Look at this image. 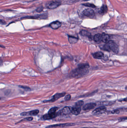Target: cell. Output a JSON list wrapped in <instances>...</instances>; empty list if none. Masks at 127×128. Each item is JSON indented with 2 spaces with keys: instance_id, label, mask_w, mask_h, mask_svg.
Returning a JSON list of instances; mask_svg holds the SVG:
<instances>
[{
  "instance_id": "obj_1",
  "label": "cell",
  "mask_w": 127,
  "mask_h": 128,
  "mask_svg": "<svg viewBox=\"0 0 127 128\" xmlns=\"http://www.w3.org/2000/svg\"><path fill=\"white\" fill-rule=\"evenodd\" d=\"M104 48L106 51H112L114 53H118L119 48L118 46L113 41L109 40L106 45H104Z\"/></svg>"
},
{
  "instance_id": "obj_2",
  "label": "cell",
  "mask_w": 127,
  "mask_h": 128,
  "mask_svg": "<svg viewBox=\"0 0 127 128\" xmlns=\"http://www.w3.org/2000/svg\"><path fill=\"white\" fill-rule=\"evenodd\" d=\"M88 72L87 69H83L78 67L72 72L71 76L74 78H79L86 75Z\"/></svg>"
},
{
  "instance_id": "obj_3",
  "label": "cell",
  "mask_w": 127,
  "mask_h": 128,
  "mask_svg": "<svg viewBox=\"0 0 127 128\" xmlns=\"http://www.w3.org/2000/svg\"><path fill=\"white\" fill-rule=\"evenodd\" d=\"M58 107H54L51 108L49 110L48 113L44 115L42 117L44 120H49L53 119L57 116V111L58 109Z\"/></svg>"
},
{
  "instance_id": "obj_4",
  "label": "cell",
  "mask_w": 127,
  "mask_h": 128,
  "mask_svg": "<svg viewBox=\"0 0 127 128\" xmlns=\"http://www.w3.org/2000/svg\"><path fill=\"white\" fill-rule=\"evenodd\" d=\"M83 14L84 15L91 18H93L95 16L94 11L92 9H85L83 11Z\"/></svg>"
},
{
  "instance_id": "obj_5",
  "label": "cell",
  "mask_w": 127,
  "mask_h": 128,
  "mask_svg": "<svg viewBox=\"0 0 127 128\" xmlns=\"http://www.w3.org/2000/svg\"><path fill=\"white\" fill-rule=\"evenodd\" d=\"M61 2L59 1H50L48 4L47 7L50 9H54L57 8L61 4Z\"/></svg>"
},
{
  "instance_id": "obj_6",
  "label": "cell",
  "mask_w": 127,
  "mask_h": 128,
  "mask_svg": "<svg viewBox=\"0 0 127 128\" xmlns=\"http://www.w3.org/2000/svg\"><path fill=\"white\" fill-rule=\"evenodd\" d=\"M106 108L104 106H101L99 108L95 109L92 112L93 115H98L102 114L106 111Z\"/></svg>"
},
{
  "instance_id": "obj_7",
  "label": "cell",
  "mask_w": 127,
  "mask_h": 128,
  "mask_svg": "<svg viewBox=\"0 0 127 128\" xmlns=\"http://www.w3.org/2000/svg\"><path fill=\"white\" fill-rule=\"evenodd\" d=\"M71 113V108L66 106L64 107L62 110L59 111L57 112V116L58 115H68Z\"/></svg>"
},
{
  "instance_id": "obj_8",
  "label": "cell",
  "mask_w": 127,
  "mask_h": 128,
  "mask_svg": "<svg viewBox=\"0 0 127 128\" xmlns=\"http://www.w3.org/2000/svg\"><path fill=\"white\" fill-rule=\"evenodd\" d=\"M65 94V93H59L56 94L54 96H53L51 99L47 100V101H44V102H55V101H56L57 100L59 99L60 98L64 96Z\"/></svg>"
},
{
  "instance_id": "obj_9",
  "label": "cell",
  "mask_w": 127,
  "mask_h": 128,
  "mask_svg": "<svg viewBox=\"0 0 127 128\" xmlns=\"http://www.w3.org/2000/svg\"><path fill=\"white\" fill-rule=\"evenodd\" d=\"M81 107L75 105L74 106L71 108V113L75 115H78L81 112Z\"/></svg>"
},
{
  "instance_id": "obj_10",
  "label": "cell",
  "mask_w": 127,
  "mask_h": 128,
  "mask_svg": "<svg viewBox=\"0 0 127 128\" xmlns=\"http://www.w3.org/2000/svg\"><path fill=\"white\" fill-rule=\"evenodd\" d=\"M75 125L74 123H65V124H54V125H50L47 127V128H53L54 127H65L71 126Z\"/></svg>"
},
{
  "instance_id": "obj_11",
  "label": "cell",
  "mask_w": 127,
  "mask_h": 128,
  "mask_svg": "<svg viewBox=\"0 0 127 128\" xmlns=\"http://www.w3.org/2000/svg\"><path fill=\"white\" fill-rule=\"evenodd\" d=\"M62 24L60 22L58 21H54L51 23L49 26L53 29H57L60 27Z\"/></svg>"
},
{
  "instance_id": "obj_12",
  "label": "cell",
  "mask_w": 127,
  "mask_h": 128,
  "mask_svg": "<svg viewBox=\"0 0 127 128\" xmlns=\"http://www.w3.org/2000/svg\"><path fill=\"white\" fill-rule=\"evenodd\" d=\"M96 106V104L94 103H87L86 104L83 108V109L84 111H88L94 108Z\"/></svg>"
},
{
  "instance_id": "obj_13",
  "label": "cell",
  "mask_w": 127,
  "mask_h": 128,
  "mask_svg": "<svg viewBox=\"0 0 127 128\" xmlns=\"http://www.w3.org/2000/svg\"><path fill=\"white\" fill-rule=\"evenodd\" d=\"M108 10V7L106 4H103L101 7L98 12L101 15H104L107 13Z\"/></svg>"
},
{
  "instance_id": "obj_14",
  "label": "cell",
  "mask_w": 127,
  "mask_h": 128,
  "mask_svg": "<svg viewBox=\"0 0 127 128\" xmlns=\"http://www.w3.org/2000/svg\"><path fill=\"white\" fill-rule=\"evenodd\" d=\"M39 110H35L28 112H23V113L21 114V115H22V116H25V115H30V116H35V115H37L39 114Z\"/></svg>"
},
{
  "instance_id": "obj_15",
  "label": "cell",
  "mask_w": 127,
  "mask_h": 128,
  "mask_svg": "<svg viewBox=\"0 0 127 128\" xmlns=\"http://www.w3.org/2000/svg\"><path fill=\"white\" fill-rule=\"evenodd\" d=\"M110 37L108 34L105 33L101 34V41L105 43H107L109 41Z\"/></svg>"
},
{
  "instance_id": "obj_16",
  "label": "cell",
  "mask_w": 127,
  "mask_h": 128,
  "mask_svg": "<svg viewBox=\"0 0 127 128\" xmlns=\"http://www.w3.org/2000/svg\"><path fill=\"white\" fill-rule=\"evenodd\" d=\"M103 53L101 52H95L94 53L93 55V57L95 59H101L103 57Z\"/></svg>"
},
{
  "instance_id": "obj_17",
  "label": "cell",
  "mask_w": 127,
  "mask_h": 128,
  "mask_svg": "<svg viewBox=\"0 0 127 128\" xmlns=\"http://www.w3.org/2000/svg\"><path fill=\"white\" fill-rule=\"evenodd\" d=\"M94 40L95 42L99 43L102 42L101 41V34L100 33L97 34L94 36Z\"/></svg>"
},
{
  "instance_id": "obj_18",
  "label": "cell",
  "mask_w": 127,
  "mask_h": 128,
  "mask_svg": "<svg viewBox=\"0 0 127 128\" xmlns=\"http://www.w3.org/2000/svg\"><path fill=\"white\" fill-rule=\"evenodd\" d=\"M80 34L82 36H87L89 38H91L92 36L91 34L89 32H88V31L84 30H82L81 31Z\"/></svg>"
},
{
  "instance_id": "obj_19",
  "label": "cell",
  "mask_w": 127,
  "mask_h": 128,
  "mask_svg": "<svg viewBox=\"0 0 127 128\" xmlns=\"http://www.w3.org/2000/svg\"><path fill=\"white\" fill-rule=\"evenodd\" d=\"M68 39L70 43H72V44L76 43L78 40L77 37L71 36H69Z\"/></svg>"
},
{
  "instance_id": "obj_20",
  "label": "cell",
  "mask_w": 127,
  "mask_h": 128,
  "mask_svg": "<svg viewBox=\"0 0 127 128\" xmlns=\"http://www.w3.org/2000/svg\"><path fill=\"white\" fill-rule=\"evenodd\" d=\"M78 67L83 69H88L89 67V66L88 64L83 63L78 65Z\"/></svg>"
},
{
  "instance_id": "obj_21",
  "label": "cell",
  "mask_w": 127,
  "mask_h": 128,
  "mask_svg": "<svg viewBox=\"0 0 127 128\" xmlns=\"http://www.w3.org/2000/svg\"><path fill=\"white\" fill-rule=\"evenodd\" d=\"M82 4L85 6L91 8H94L96 7V6L95 4L92 3H85Z\"/></svg>"
},
{
  "instance_id": "obj_22",
  "label": "cell",
  "mask_w": 127,
  "mask_h": 128,
  "mask_svg": "<svg viewBox=\"0 0 127 128\" xmlns=\"http://www.w3.org/2000/svg\"><path fill=\"white\" fill-rule=\"evenodd\" d=\"M84 102L83 100H80V101H78L75 103V105L77 106H79V107H81V106L84 105Z\"/></svg>"
},
{
  "instance_id": "obj_23",
  "label": "cell",
  "mask_w": 127,
  "mask_h": 128,
  "mask_svg": "<svg viewBox=\"0 0 127 128\" xmlns=\"http://www.w3.org/2000/svg\"><path fill=\"white\" fill-rule=\"evenodd\" d=\"M71 99V95L68 94V95H66V96H65V100L66 101H69V100Z\"/></svg>"
},
{
  "instance_id": "obj_24",
  "label": "cell",
  "mask_w": 127,
  "mask_h": 128,
  "mask_svg": "<svg viewBox=\"0 0 127 128\" xmlns=\"http://www.w3.org/2000/svg\"><path fill=\"white\" fill-rule=\"evenodd\" d=\"M43 9H44V8H43V7L40 6L37 8V9L36 11L38 12H42L43 10Z\"/></svg>"
},
{
  "instance_id": "obj_25",
  "label": "cell",
  "mask_w": 127,
  "mask_h": 128,
  "mask_svg": "<svg viewBox=\"0 0 127 128\" xmlns=\"http://www.w3.org/2000/svg\"><path fill=\"white\" fill-rule=\"evenodd\" d=\"M119 112H120V111L118 109H116V110H113L112 111V113L113 114H119Z\"/></svg>"
},
{
  "instance_id": "obj_26",
  "label": "cell",
  "mask_w": 127,
  "mask_h": 128,
  "mask_svg": "<svg viewBox=\"0 0 127 128\" xmlns=\"http://www.w3.org/2000/svg\"><path fill=\"white\" fill-rule=\"evenodd\" d=\"M33 120V118L32 117H30L26 118H24V120L27 121H31Z\"/></svg>"
},
{
  "instance_id": "obj_27",
  "label": "cell",
  "mask_w": 127,
  "mask_h": 128,
  "mask_svg": "<svg viewBox=\"0 0 127 128\" xmlns=\"http://www.w3.org/2000/svg\"><path fill=\"white\" fill-rule=\"evenodd\" d=\"M21 87L23 88V89H27V90H30V88L28 87H24V86H21Z\"/></svg>"
},
{
  "instance_id": "obj_28",
  "label": "cell",
  "mask_w": 127,
  "mask_h": 128,
  "mask_svg": "<svg viewBox=\"0 0 127 128\" xmlns=\"http://www.w3.org/2000/svg\"><path fill=\"white\" fill-rule=\"evenodd\" d=\"M90 0H83L84 1H87Z\"/></svg>"
},
{
  "instance_id": "obj_29",
  "label": "cell",
  "mask_w": 127,
  "mask_h": 128,
  "mask_svg": "<svg viewBox=\"0 0 127 128\" xmlns=\"http://www.w3.org/2000/svg\"><path fill=\"white\" fill-rule=\"evenodd\" d=\"M0 47H3V46H1V45H0Z\"/></svg>"
}]
</instances>
